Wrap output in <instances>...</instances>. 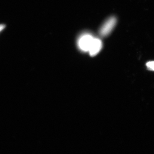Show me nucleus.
Here are the masks:
<instances>
[{"label": "nucleus", "instance_id": "f257e3e1", "mask_svg": "<svg viewBox=\"0 0 154 154\" xmlns=\"http://www.w3.org/2000/svg\"><path fill=\"white\" fill-rule=\"evenodd\" d=\"M116 22L117 20L115 17H112L108 18L100 28L99 30L100 35L103 37L109 35L115 27Z\"/></svg>", "mask_w": 154, "mask_h": 154}, {"label": "nucleus", "instance_id": "f03ea898", "mask_svg": "<svg viewBox=\"0 0 154 154\" xmlns=\"http://www.w3.org/2000/svg\"><path fill=\"white\" fill-rule=\"evenodd\" d=\"M94 38V36L88 33H85L81 35L78 41L79 48L83 51H89Z\"/></svg>", "mask_w": 154, "mask_h": 154}, {"label": "nucleus", "instance_id": "7ed1b4c3", "mask_svg": "<svg viewBox=\"0 0 154 154\" xmlns=\"http://www.w3.org/2000/svg\"><path fill=\"white\" fill-rule=\"evenodd\" d=\"M102 47V41L99 38L94 37L88 51L90 53V55L94 56L100 51Z\"/></svg>", "mask_w": 154, "mask_h": 154}, {"label": "nucleus", "instance_id": "20e7f679", "mask_svg": "<svg viewBox=\"0 0 154 154\" xmlns=\"http://www.w3.org/2000/svg\"><path fill=\"white\" fill-rule=\"evenodd\" d=\"M146 66L149 70L151 71H154V61H149L146 64Z\"/></svg>", "mask_w": 154, "mask_h": 154}, {"label": "nucleus", "instance_id": "39448f33", "mask_svg": "<svg viewBox=\"0 0 154 154\" xmlns=\"http://www.w3.org/2000/svg\"><path fill=\"white\" fill-rule=\"evenodd\" d=\"M5 27L6 25H4V24H1L0 25V33L5 28Z\"/></svg>", "mask_w": 154, "mask_h": 154}]
</instances>
